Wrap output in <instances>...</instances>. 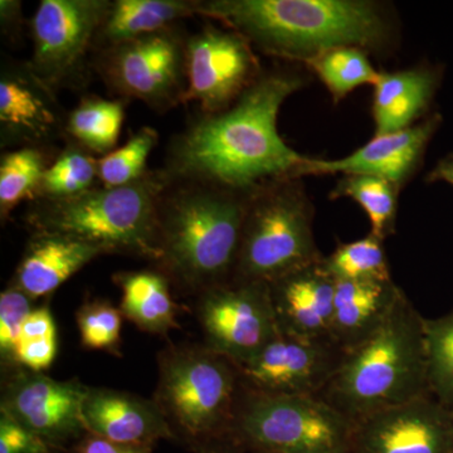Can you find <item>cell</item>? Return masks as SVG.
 <instances>
[{
	"mask_svg": "<svg viewBox=\"0 0 453 453\" xmlns=\"http://www.w3.org/2000/svg\"><path fill=\"white\" fill-rule=\"evenodd\" d=\"M303 85L299 74H261L228 109L196 118L166 151L170 180H193L252 192L276 179L292 178L306 157L277 131L282 104Z\"/></svg>",
	"mask_w": 453,
	"mask_h": 453,
	"instance_id": "cell-1",
	"label": "cell"
},
{
	"mask_svg": "<svg viewBox=\"0 0 453 453\" xmlns=\"http://www.w3.org/2000/svg\"><path fill=\"white\" fill-rule=\"evenodd\" d=\"M252 192L170 180L157 211V270L198 295L231 280Z\"/></svg>",
	"mask_w": 453,
	"mask_h": 453,
	"instance_id": "cell-2",
	"label": "cell"
},
{
	"mask_svg": "<svg viewBox=\"0 0 453 453\" xmlns=\"http://www.w3.org/2000/svg\"><path fill=\"white\" fill-rule=\"evenodd\" d=\"M198 16L264 52L303 62L336 47L378 49L389 35L380 7L362 0H199Z\"/></svg>",
	"mask_w": 453,
	"mask_h": 453,
	"instance_id": "cell-3",
	"label": "cell"
},
{
	"mask_svg": "<svg viewBox=\"0 0 453 453\" xmlns=\"http://www.w3.org/2000/svg\"><path fill=\"white\" fill-rule=\"evenodd\" d=\"M426 395L425 318L402 292L383 321L344 350L319 396L354 423Z\"/></svg>",
	"mask_w": 453,
	"mask_h": 453,
	"instance_id": "cell-4",
	"label": "cell"
},
{
	"mask_svg": "<svg viewBox=\"0 0 453 453\" xmlns=\"http://www.w3.org/2000/svg\"><path fill=\"white\" fill-rule=\"evenodd\" d=\"M170 179L162 169L121 187H96L65 199H35L26 219L35 232L68 235L109 253L157 262V211Z\"/></svg>",
	"mask_w": 453,
	"mask_h": 453,
	"instance_id": "cell-5",
	"label": "cell"
},
{
	"mask_svg": "<svg viewBox=\"0 0 453 453\" xmlns=\"http://www.w3.org/2000/svg\"><path fill=\"white\" fill-rule=\"evenodd\" d=\"M154 402L170 427L196 449L231 434L241 388L237 366L207 347H170L159 354Z\"/></svg>",
	"mask_w": 453,
	"mask_h": 453,
	"instance_id": "cell-6",
	"label": "cell"
},
{
	"mask_svg": "<svg viewBox=\"0 0 453 453\" xmlns=\"http://www.w3.org/2000/svg\"><path fill=\"white\" fill-rule=\"evenodd\" d=\"M320 259L311 205L297 179H276L256 188L247 205L232 279L268 283Z\"/></svg>",
	"mask_w": 453,
	"mask_h": 453,
	"instance_id": "cell-7",
	"label": "cell"
},
{
	"mask_svg": "<svg viewBox=\"0 0 453 453\" xmlns=\"http://www.w3.org/2000/svg\"><path fill=\"white\" fill-rule=\"evenodd\" d=\"M354 423L319 395L244 392L231 434L253 452H315L350 449Z\"/></svg>",
	"mask_w": 453,
	"mask_h": 453,
	"instance_id": "cell-8",
	"label": "cell"
},
{
	"mask_svg": "<svg viewBox=\"0 0 453 453\" xmlns=\"http://www.w3.org/2000/svg\"><path fill=\"white\" fill-rule=\"evenodd\" d=\"M179 26L98 52L97 70L110 88L157 111L187 101V41Z\"/></svg>",
	"mask_w": 453,
	"mask_h": 453,
	"instance_id": "cell-9",
	"label": "cell"
},
{
	"mask_svg": "<svg viewBox=\"0 0 453 453\" xmlns=\"http://www.w3.org/2000/svg\"><path fill=\"white\" fill-rule=\"evenodd\" d=\"M205 347L242 365L280 334L267 282L231 279L199 294Z\"/></svg>",
	"mask_w": 453,
	"mask_h": 453,
	"instance_id": "cell-10",
	"label": "cell"
},
{
	"mask_svg": "<svg viewBox=\"0 0 453 453\" xmlns=\"http://www.w3.org/2000/svg\"><path fill=\"white\" fill-rule=\"evenodd\" d=\"M109 7L107 0H42L31 20L32 73L53 91L81 80Z\"/></svg>",
	"mask_w": 453,
	"mask_h": 453,
	"instance_id": "cell-11",
	"label": "cell"
},
{
	"mask_svg": "<svg viewBox=\"0 0 453 453\" xmlns=\"http://www.w3.org/2000/svg\"><path fill=\"white\" fill-rule=\"evenodd\" d=\"M186 65L187 101L204 115L228 109L262 74L242 35L211 25L188 37Z\"/></svg>",
	"mask_w": 453,
	"mask_h": 453,
	"instance_id": "cell-12",
	"label": "cell"
},
{
	"mask_svg": "<svg viewBox=\"0 0 453 453\" xmlns=\"http://www.w3.org/2000/svg\"><path fill=\"white\" fill-rule=\"evenodd\" d=\"M88 390L81 381L56 380L18 366L3 387L0 413L37 434L50 449H62L88 434L82 418Z\"/></svg>",
	"mask_w": 453,
	"mask_h": 453,
	"instance_id": "cell-13",
	"label": "cell"
},
{
	"mask_svg": "<svg viewBox=\"0 0 453 453\" xmlns=\"http://www.w3.org/2000/svg\"><path fill=\"white\" fill-rule=\"evenodd\" d=\"M344 350L330 340L280 333L237 366L244 392L264 395H319L336 372Z\"/></svg>",
	"mask_w": 453,
	"mask_h": 453,
	"instance_id": "cell-14",
	"label": "cell"
},
{
	"mask_svg": "<svg viewBox=\"0 0 453 453\" xmlns=\"http://www.w3.org/2000/svg\"><path fill=\"white\" fill-rule=\"evenodd\" d=\"M351 453H453V412L431 395L354 422Z\"/></svg>",
	"mask_w": 453,
	"mask_h": 453,
	"instance_id": "cell-15",
	"label": "cell"
},
{
	"mask_svg": "<svg viewBox=\"0 0 453 453\" xmlns=\"http://www.w3.org/2000/svg\"><path fill=\"white\" fill-rule=\"evenodd\" d=\"M65 120L56 91L27 64L3 65L0 77L2 146L44 148L65 136Z\"/></svg>",
	"mask_w": 453,
	"mask_h": 453,
	"instance_id": "cell-16",
	"label": "cell"
},
{
	"mask_svg": "<svg viewBox=\"0 0 453 453\" xmlns=\"http://www.w3.org/2000/svg\"><path fill=\"white\" fill-rule=\"evenodd\" d=\"M437 125L438 118H434L408 129L375 135L368 144L342 159L306 157L292 179L306 175H372L401 187L418 165Z\"/></svg>",
	"mask_w": 453,
	"mask_h": 453,
	"instance_id": "cell-17",
	"label": "cell"
},
{
	"mask_svg": "<svg viewBox=\"0 0 453 453\" xmlns=\"http://www.w3.org/2000/svg\"><path fill=\"white\" fill-rule=\"evenodd\" d=\"M323 259L268 282L280 333L333 342L335 279Z\"/></svg>",
	"mask_w": 453,
	"mask_h": 453,
	"instance_id": "cell-18",
	"label": "cell"
},
{
	"mask_svg": "<svg viewBox=\"0 0 453 453\" xmlns=\"http://www.w3.org/2000/svg\"><path fill=\"white\" fill-rule=\"evenodd\" d=\"M82 418L88 434L124 445L154 446L177 438L154 399L121 390L88 387Z\"/></svg>",
	"mask_w": 453,
	"mask_h": 453,
	"instance_id": "cell-19",
	"label": "cell"
},
{
	"mask_svg": "<svg viewBox=\"0 0 453 453\" xmlns=\"http://www.w3.org/2000/svg\"><path fill=\"white\" fill-rule=\"evenodd\" d=\"M107 255L101 247L68 235L35 232L17 267L14 285L33 300L49 296L92 259Z\"/></svg>",
	"mask_w": 453,
	"mask_h": 453,
	"instance_id": "cell-20",
	"label": "cell"
},
{
	"mask_svg": "<svg viewBox=\"0 0 453 453\" xmlns=\"http://www.w3.org/2000/svg\"><path fill=\"white\" fill-rule=\"evenodd\" d=\"M390 281L335 280L332 340L342 350L366 338L383 321L402 294Z\"/></svg>",
	"mask_w": 453,
	"mask_h": 453,
	"instance_id": "cell-21",
	"label": "cell"
},
{
	"mask_svg": "<svg viewBox=\"0 0 453 453\" xmlns=\"http://www.w3.org/2000/svg\"><path fill=\"white\" fill-rule=\"evenodd\" d=\"M199 0H115L98 29L95 50L179 26L198 14Z\"/></svg>",
	"mask_w": 453,
	"mask_h": 453,
	"instance_id": "cell-22",
	"label": "cell"
},
{
	"mask_svg": "<svg viewBox=\"0 0 453 453\" xmlns=\"http://www.w3.org/2000/svg\"><path fill=\"white\" fill-rule=\"evenodd\" d=\"M434 86V74L425 68L380 73L372 101L375 135L412 127L428 106Z\"/></svg>",
	"mask_w": 453,
	"mask_h": 453,
	"instance_id": "cell-23",
	"label": "cell"
},
{
	"mask_svg": "<svg viewBox=\"0 0 453 453\" xmlns=\"http://www.w3.org/2000/svg\"><path fill=\"white\" fill-rule=\"evenodd\" d=\"M113 281L121 290L122 316L139 329L168 336L179 327L178 306L170 294L169 279L159 270L116 273Z\"/></svg>",
	"mask_w": 453,
	"mask_h": 453,
	"instance_id": "cell-24",
	"label": "cell"
},
{
	"mask_svg": "<svg viewBox=\"0 0 453 453\" xmlns=\"http://www.w3.org/2000/svg\"><path fill=\"white\" fill-rule=\"evenodd\" d=\"M124 116L120 100L85 97L68 113L65 136L89 153L104 157L115 150Z\"/></svg>",
	"mask_w": 453,
	"mask_h": 453,
	"instance_id": "cell-25",
	"label": "cell"
},
{
	"mask_svg": "<svg viewBox=\"0 0 453 453\" xmlns=\"http://www.w3.org/2000/svg\"><path fill=\"white\" fill-rule=\"evenodd\" d=\"M46 149L23 146L0 159V217L7 220L20 203L35 201L42 175L50 165Z\"/></svg>",
	"mask_w": 453,
	"mask_h": 453,
	"instance_id": "cell-26",
	"label": "cell"
},
{
	"mask_svg": "<svg viewBox=\"0 0 453 453\" xmlns=\"http://www.w3.org/2000/svg\"><path fill=\"white\" fill-rule=\"evenodd\" d=\"M97 157L81 146L68 142L55 162L42 175L35 199H65L81 195L95 187Z\"/></svg>",
	"mask_w": 453,
	"mask_h": 453,
	"instance_id": "cell-27",
	"label": "cell"
},
{
	"mask_svg": "<svg viewBox=\"0 0 453 453\" xmlns=\"http://www.w3.org/2000/svg\"><path fill=\"white\" fill-rule=\"evenodd\" d=\"M329 89L335 101L363 85H377L380 73L374 70L365 50L357 47H336L306 61Z\"/></svg>",
	"mask_w": 453,
	"mask_h": 453,
	"instance_id": "cell-28",
	"label": "cell"
},
{
	"mask_svg": "<svg viewBox=\"0 0 453 453\" xmlns=\"http://www.w3.org/2000/svg\"><path fill=\"white\" fill-rule=\"evenodd\" d=\"M399 187L383 178L372 175H342L333 198L353 199L365 210L371 220L372 234L381 241L395 229L396 196Z\"/></svg>",
	"mask_w": 453,
	"mask_h": 453,
	"instance_id": "cell-29",
	"label": "cell"
},
{
	"mask_svg": "<svg viewBox=\"0 0 453 453\" xmlns=\"http://www.w3.org/2000/svg\"><path fill=\"white\" fill-rule=\"evenodd\" d=\"M324 266L335 280L342 281H390V270L383 241L369 234L356 242L340 244L324 257Z\"/></svg>",
	"mask_w": 453,
	"mask_h": 453,
	"instance_id": "cell-30",
	"label": "cell"
},
{
	"mask_svg": "<svg viewBox=\"0 0 453 453\" xmlns=\"http://www.w3.org/2000/svg\"><path fill=\"white\" fill-rule=\"evenodd\" d=\"M425 344L429 393L453 412V311L425 318Z\"/></svg>",
	"mask_w": 453,
	"mask_h": 453,
	"instance_id": "cell-31",
	"label": "cell"
},
{
	"mask_svg": "<svg viewBox=\"0 0 453 453\" xmlns=\"http://www.w3.org/2000/svg\"><path fill=\"white\" fill-rule=\"evenodd\" d=\"M159 135L151 127H142L121 148L97 157V178L101 186L121 187L134 183L148 173V159Z\"/></svg>",
	"mask_w": 453,
	"mask_h": 453,
	"instance_id": "cell-32",
	"label": "cell"
},
{
	"mask_svg": "<svg viewBox=\"0 0 453 453\" xmlns=\"http://www.w3.org/2000/svg\"><path fill=\"white\" fill-rule=\"evenodd\" d=\"M57 356L55 319L46 305L35 308L23 324L14 349V363L19 368L42 372Z\"/></svg>",
	"mask_w": 453,
	"mask_h": 453,
	"instance_id": "cell-33",
	"label": "cell"
},
{
	"mask_svg": "<svg viewBox=\"0 0 453 453\" xmlns=\"http://www.w3.org/2000/svg\"><path fill=\"white\" fill-rule=\"evenodd\" d=\"M76 320L83 347L119 354L122 321L120 310L106 300H88L77 310Z\"/></svg>",
	"mask_w": 453,
	"mask_h": 453,
	"instance_id": "cell-34",
	"label": "cell"
},
{
	"mask_svg": "<svg viewBox=\"0 0 453 453\" xmlns=\"http://www.w3.org/2000/svg\"><path fill=\"white\" fill-rule=\"evenodd\" d=\"M33 301L14 283L0 295V357L7 368H18L14 349L23 324L35 309Z\"/></svg>",
	"mask_w": 453,
	"mask_h": 453,
	"instance_id": "cell-35",
	"label": "cell"
},
{
	"mask_svg": "<svg viewBox=\"0 0 453 453\" xmlns=\"http://www.w3.org/2000/svg\"><path fill=\"white\" fill-rule=\"evenodd\" d=\"M0 453H50V447L29 429L0 414Z\"/></svg>",
	"mask_w": 453,
	"mask_h": 453,
	"instance_id": "cell-36",
	"label": "cell"
},
{
	"mask_svg": "<svg viewBox=\"0 0 453 453\" xmlns=\"http://www.w3.org/2000/svg\"><path fill=\"white\" fill-rule=\"evenodd\" d=\"M153 449L154 446L116 443L95 434H86L74 446L73 453H151Z\"/></svg>",
	"mask_w": 453,
	"mask_h": 453,
	"instance_id": "cell-37",
	"label": "cell"
},
{
	"mask_svg": "<svg viewBox=\"0 0 453 453\" xmlns=\"http://www.w3.org/2000/svg\"><path fill=\"white\" fill-rule=\"evenodd\" d=\"M0 22H2L3 35L17 41L22 29V3L14 0H2L0 2Z\"/></svg>",
	"mask_w": 453,
	"mask_h": 453,
	"instance_id": "cell-38",
	"label": "cell"
},
{
	"mask_svg": "<svg viewBox=\"0 0 453 453\" xmlns=\"http://www.w3.org/2000/svg\"><path fill=\"white\" fill-rule=\"evenodd\" d=\"M429 180H442L453 186V155L438 163L434 172L429 174Z\"/></svg>",
	"mask_w": 453,
	"mask_h": 453,
	"instance_id": "cell-39",
	"label": "cell"
},
{
	"mask_svg": "<svg viewBox=\"0 0 453 453\" xmlns=\"http://www.w3.org/2000/svg\"><path fill=\"white\" fill-rule=\"evenodd\" d=\"M199 453H235L232 449H226L225 446H217L214 443L211 445L202 447L199 449Z\"/></svg>",
	"mask_w": 453,
	"mask_h": 453,
	"instance_id": "cell-40",
	"label": "cell"
},
{
	"mask_svg": "<svg viewBox=\"0 0 453 453\" xmlns=\"http://www.w3.org/2000/svg\"><path fill=\"white\" fill-rule=\"evenodd\" d=\"M253 453H282V452H253ZM295 453H351L350 449H334V451L295 452Z\"/></svg>",
	"mask_w": 453,
	"mask_h": 453,
	"instance_id": "cell-41",
	"label": "cell"
}]
</instances>
